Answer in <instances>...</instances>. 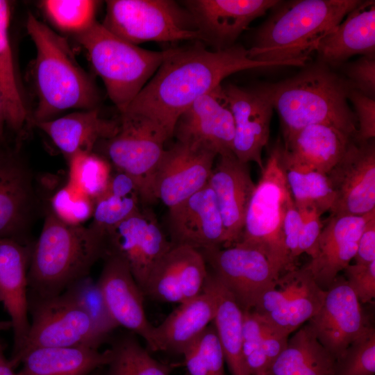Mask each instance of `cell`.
<instances>
[{"instance_id": "1", "label": "cell", "mask_w": 375, "mask_h": 375, "mask_svg": "<svg viewBox=\"0 0 375 375\" xmlns=\"http://www.w3.org/2000/svg\"><path fill=\"white\" fill-rule=\"evenodd\" d=\"M288 65L249 58L248 49L232 45L210 51L196 44L170 49L153 76L122 114L144 115L160 126L169 138L180 115L197 99L220 86L238 72Z\"/></svg>"}, {"instance_id": "2", "label": "cell", "mask_w": 375, "mask_h": 375, "mask_svg": "<svg viewBox=\"0 0 375 375\" xmlns=\"http://www.w3.org/2000/svg\"><path fill=\"white\" fill-rule=\"evenodd\" d=\"M278 112L283 136L316 124L333 126L356 140L358 124L348 103L346 78L319 62L294 76L254 88Z\"/></svg>"}, {"instance_id": "3", "label": "cell", "mask_w": 375, "mask_h": 375, "mask_svg": "<svg viewBox=\"0 0 375 375\" xmlns=\"http://www.w3.org/2000/svg\"><path fill=\"white\" fill-rule=\"evenodd\" d=\"M360 2L278 1L258 28L249 56L260 62L304 66L319 42Z\"/></svg>"}, {"instance_id": "4", "label": "cell", "mask_w": 375, "mask_h": 375, "mask_svg": "<svg viewBox=\"0 0 375 375\" xmlns=\"http://www.w3.org/2000/svg\"><path fill=\"white\" fill-rule=\"evenodd\" d=\"M108 251L106 234L90 226L66 224L50 211L31 252L28 288L35 298L58 296L88 276L92 266L103 259Z\"/></svg>"}, {"instance_id": "5", "label": "cell", "mask_w": 375, "mask_h": 375, "mask_svg": "<svg viewBox=\"0 0 375 375\" xmlns=\"http://www.w3.org/2000/svg\"><path fill=\"white\" fill-rule=\"evenodd\" d=\"M27 31L36 49L34 77L38 103L33 123L72 108H95L97 89L79 66L66 40L29 14Z\"/></svg>"}, {"instance_id": "6", "label": "cell", "mask_w": 375, "mask_h": 375, "mask_svg": "<svg viewBox=\"0 0 375 375\" xmlns=\"http://www.w3.org/2000/svg\"><path fill=\"white\" fill-rule=\"evenodd\" d=\"M76 36L87 51L92 67L120 114L125 112L170 52V49L162 51L142 49L117 37L96 21Z\"/></svg>"}, {"instance_id": "7", "label": "cell", "mask_w": 375, "mask_h": 375, "mask_svg": "<svg viewBox=\"0 0 375 375\" xmlns=\"http://www.w3.org/2000/svg\"><path fill=\"white\" fill-rule=\"evenodd\" d=\"M283 144L272 149L256 184L246 212L242 233L235 244L263 253L280 276L295 268L289 259L283 235V222L292 198L285 178Z\"/></svg>"}, {"instance_id": "8", "label": "cell", "mask_w": 375, "mask_h": 375, "mask_svg": "<svg viewBox=\"0 0 375 375\" xmlns=\"http://www.w3.org/2000/svg\"><path fill=\"white\" fill-rule=\"evenodd\" d=\"M135 45L145 42L203 40L188 12L172 0H110L102 24Z\"/></svg>"}, {"instance_id": "9", "label": "cell", "mask_w": 375, "mask_h": 375, "mask_svg": "<svg viewBox=\"0 0 375 375\" xmlns=\"http://www.w3.org/2000/svg\"><path fill=\"white\" fill-rule=\"evenodd\" d=\"M168 139L165 131L149 118L121 114L117 133L102 141L106 158L117 171L134 181L143 206L157 201L153 192L154 177Z\"/></svg>"}, {"instance_id": "10", "label": "cell", "mask_w": 375, "mask_h": 375, "mask_svg": "<svg viewBox=\"0 0 375 375\" xmlns=\"http://www.w3.org/2000/svg\"><path fill=\"white\" fill-rule=\"evenodd\" d=\"M32 320L20 350L8 359L13 369L28 351L42 347L85 346L98 349L108 338L88 315L65 293L35 298Z\"/></svg>"}, {"instance_id": "11", "label": "cell", "mask_w": 375, "mask_h": 375, "mask_svg": "<svg viewBox=\"0 0 375 375\" xmlns=\"http://www.w3.org/2000/svg\"><path fill=\"white\" fill-rule=\"evenodd\" d=\"M199 251L243 311L253 310L279 277L266 256L252 248L234 244Z\"/></svg>"}, {"instance_id": "12", "label": "cell", "mask_w": 375, "mask_h": 375, "mask_svg": "<svg viewBox=\"0 0 375 375\" xmlns=\"http://www.w3.org/2000/svg\"><path fill=\"white\" fill-rule=\"evenodd\" d=\"M326 291L304 267H295L280 275L252 310L275 329L289 336L317 313Z\"/></svg>"}, {"instance_id": "13", "label": "cell", "mask_w": 375, "mask_h": 375, "mask_svg": "<svg viewBox=\"0 0 375 375\" xmlns=\"http://www.w3.org/2000/svg\"><path fill=\"white\" fill-rule=\"evenodd\" d=\"M106 235L108 251L125 260L143 292L152 269L173 246L155 214L142 207Z\"/></svg>"}, {"instance_id": "14", "label": "cell", "mask_w": 375, "mask_h": 375, "mask_svg": "<svg viewBox=\"0 0 375 375\" xmlns=\"http://www.w3.org/2000/svg\"><path fill=\"white\" fill-rule=\"evenodd\" d=\"M326 175L335 195L331 215L362 216L375 210L374 140L352 141Z\"/></svg>"}, {"instance_id": "15", "label": "cell", "mask_w": 375, "mask_h": 375, "mask_svg": "<svg viewBox=\"0 0 375 375\" xmlns=\"http://www.w3.org/2000/svg\"><path fill=\"white\" fill-rule=\"evenodd\" d=\"M308 323L319 343L336 360L372 328L356 294L343 277L326 290L322 307Z\"/></svg>"}, {"instance_id": "16", "label": "cell", "mask_w": 375, "mask_h": 375, "mask_svg": "<svg viewBox=\"0 0 375 375\" xmlns=\"http://www.w3.org/2000/svg\"><path fill=\"white\" fill-rule=\"evenodd\" d=\"M217 154L206 148L176 141L165 149L156 170L153 192L156 200L172 208L207 183Z\"/></svg>"}, {"instance_id": "17", "label": "cell", "mask_w": 375, "mask_h": 375, "mask_svg": "<svg viewBox=\"0 0 375 375\" xmlns=\"http://www.w3.org/2000/svg\"><path fill=\"white\" fill-rule=\"evenodd\" d=\"M97 281L108 310L119 326L144 339L149 349L157 351L154 326L148 321L144 308V294L125 260L108 251Z\"/></svg>"}, {"instance_id": "18", "label": "cell", "mask_w": 375, "mask_h": 375, "mask_svg": "<svg viewBox=\"0 0 375 375\" xmlns=\"http://www.w3.org/2000/svg\"><path fill=\"white\" fill-rule=\"evenodd\" d=\"M173 136L185 142L215 152L233 153L235 125L222 85L197 99L178 117Z\"/></svg>"}, {"instance_id": "19", "label": "cell", "mask_w": 375, "mask_h": 375, "mask_svg": "<svg viewBox=\"0 0 375 375\" xmlns=\"http://www.w3.org/2000/svg\"><path fill=\"white\" fill-rule=\"evenodd\" d=\"M208 269L199 250L173 244L152 269L143 294L158 301L181 304L202 292Z\"/></svg>"}, {"instance_id": "20", "label": "cell", "mask_w": 375, "mask_h": 375, "mask_svg": "<svg viewBox=\"0 0 375 375\" xmlns=\"http://www.w3.org/2000/svg\"><path fill=\"white\" fill-rule=\"evenodd\" d=\"M167 229L174 245L199 251L222 247L225 231L212 190L208 183L178 205L169 208Z\"/></svg>"}, {"instance_id": "21", "label": "cell", "mask_w": 375, "mask_h": 375, "mask_svg": "<svg viewBox=\"0 0 375 375\" xmlns=\"http://www.w3.org/2000/svg\"><path fill=\"white\" fill-rule=\"evenodd\" d=\"M222 90L234 120L233 153L244 163L256 162L262 170V152L269 141L273 108L255 88L228 84Z\"/></svg>"}, {"instance_id": "22", "label": "cell", "mask_w": 375, "mask_h": 375, "mask_svg": "<svg viewBox=\"0 0 375 375\" xmlns=\"http://www.w3.org/2000/svg\"><path fill=\"white\" fill-rule=\"evenodd\" d=\"M375 210L362 216L331 215L318 238L316 250L304 266L317 285L326 290L340 272L354 258L362 230Z\"/></svg>"}, {"instance_id": "23", "label": "cell", "mask_w": 375, "mask_h": 375, "mask_svg": "<svg viewBox=\"0 0 375 375\" xmlns=\"http://www.w3.org/2000/svg\"><path fill=\"white\" fill-rule=\"evenodd\" d=\"M277 0H190L185 8L203 40L224 49L255 19L273 8Z\"/></svg>"}, {"instance_id": "24", "label": "cell", "mask_w": 375, "mask_h": 375, "mask_svg": "<svg viewBox=\"0 0 375 375\" xmlns=\"http://www.w3.org/2000/svg\"><path fill=\"white\" fill-rule=\"evenodd\" d=\"M208 185L212 190L222 217L228 247L240 239L247 208L255 189L248 163L232 153L218 156Z\"/></svg>"}, {"instance_id": "25", "label": "cell", "mask_w": 375, "mask_h": 375, "mask_svg": "<svg viewBox=\"0 0 375 375\" xmlns=\"http://www.w3.org/2000/svg\"><path fill=\"white\" fill-rule=\"evenodd\" d=\"M31 253L23 242L0 238V291L1 302L13 331L10 357L22 348L28 335L29 303L27 290Z\"/></svg>"}, {"instance_id": "26", "label": "cell", "mask_w": 375, "mask_h": 375, "mask_svg": "<svg viewBox=\"0 0 375 375\" xmlns=\"http://www.w3.org/2000/svg\"><path fill=\"white\" fill-rule=\"evenodd\" d=\"M319 62L336 65L355 55L375 52V1H361L319 43Z\"/></svg>"}, {"instance_id": "27", "label": "cell", "mask_w": 375, "mask_h": 375, "mask_svg": "<svg viewBox=\"0 0 375 375\" xmlns=\"http://www.w3.org/2000/svg\"><path fill=\"white\" fill-rule=\"evenodd\" d=\"M284 138V152L294 162L327 174L341 160L353 138L326 124L303 127Z\"/></svg>"}, {"instance_id": "28", "label": "cell", "mask_w": 375, "mask_h": 375, "mask_svg": "<svg viewBox=\"0 0 375 375\" xmlns=\"http://www.w3.org/2000/svg\"><path fill=\"white\" fill-rule=\"evenodd\" d=\"M68 158L92 151L97 142L114 136L119 122L102 118L97 108L72 112L57 119L34 123Z\"/></svg>"}, {"instance_id": "29", "label": "cell", "mask_w": 375, "mask_h": 375, "mask_svg": "<svg viewBox=\"0 0 375 375\" xmlns=\"http://www.w3.org/2000/svg\"><path fill=\"white\" fill-rule=\"evenodd\" d=\"M216 301L206 288L180 304L160 325L154 326L157 351L182 354L212 322Z\"/></svg>"}, {"instance_id": "30", "label": "cell", "mask_w": 375, "mask_h": 375, "mask_svg": "<svg viewBox=\"0 0 375 375\" xmlns=\"http://www.w3.org/2000/svg\"><path fill=\"white\" fill-rule=\"evenodd\" d=\"M31 199L27 169L12 156L0 151V238L22 242Z\"/></svg>"}, {"instance_id": "31", "label": "cell", "mask_w": 375, "mask_h": 375, "mask_svg": "<svg viewBox=\"0 0 375 375\" xmlns=\"http://www.w3.org/2000/svg\"><path fill=\"white\" fill-rule=\"evenodd\" d=\"M111 349L99 351L85 346L42 347L27 352L17 375H90L106 367Z\"/></svg>"}, {"instance_id": "32", "label": "cell", "mask_w": 375, "mask_h": 375, "mask_svg": "<svg viewBox=\"0 0 375 375\" xmlns=\"http://www.w3.org/2000/svg\"><path fill=\"white\" fill-rule=\"evenodd\" d=\"M203 288L210 291L216 301V311L212 323L231 374L250 375L242 353L244 311L232 294L209 269Z\"/></svg>"}, {"instance_id": "33", "label": "cell", "mask_w": 375, "mask_h": 375, "mask_svg": "<svg viewBox=\"0 0 375 375\" xmlns=\"http://www.w3.org/2000/svg\"><path fill=\"white\" fill-rule=\"evenodd\" d=\"M335 362L308 323L288 340L266 375H333Z\"/></svg>"}, {"instance_id": "34", "label": "cell", "mask_w": 375, "mask_h": 375, "mask_svg": "<svg viewBox=\"0 0 375 375\" xmlns=\"http://www.w3.org/2000/svg\"><path fill=\"white\" fill-rule=\"evenodd\" d=\"M94 201L90 226L104 234L140 210L142 205L134 181L119 171L111 174L106 190Z\"/></svg>"}, {"instance_id": "35", "label": "cell", "mask_w": 375, "mask_h": 375, "mask_svg": "<svg viewBox=\"0 0 375 375\" xmlns=\"http://www.w3.org/2000/svg\"><path fill=\"white\" fill-rule=\"evenodd\" d=\"M10 6L0 0V89L6 108V124L19 132L27 118L25 103L17 82L9 40Z\"/></svg>"}, {"instance_id": "36", "label": "cell", "mask_w": 375, "mask_h": 375, "mask_svg": "<svg viewBox=\"0 0 375 375\" xmlns=\"http://www.w3.org/2000/svg\"><path fill=\"white\" fill-rule=\"evenodd\" d=\"M282 161L296 206L298 208H315L322 214L330 211L335 195L328 176L290 160L285 154L283 144Z\"/></svg>"}, {"instance_id": "37", "label": "cell", "mask_w": 375, "mask_h": 375, "mask_svg": "<svg viewBox=\"0 0 375 375\" xmlns=\"http://www.w3.org/2000/svg\"><path fill=\"white\" fill-rule=\"evenodd\" d=\"M104 375H169L174 365L154 359L131 335L117 340Z\"/></svg>"}, {"instance_id": "38", "label": "cell", "mask_w": 375, "mask_h": 375, "mask_svg": "<svg viewBox=\"0 0 375 375\" xmlns=\"http://www.w3.org/2000/svg\"><path fill=\"white\" fill-rule=\"evenodd\" d=\"M111 174L108 160L92 151L69 158L68 183L94 201L106 190Z\"/></svg>"}, {"instance_id": "39", "label": "cell", "mask_w": 375, "mask_h": 375, "mask_svg": "<svg viewBox=\"0 0 375 375\" xmlns=\"http://www.w3.org/2000/svg\"><path fill=\"white\" fill-rule=\"evenodd\" d=\"M90 317L99 330L107 336L119 326L112 317L97 282L89 276L83 278L64 292Z\"/></svg>"}, {"instance_id": "40", "label": "cell", "mask_w": 375, "mask_h": 375, "mask_svg": "<svg viewBox=\"0 0 375 375\" xmlns=\"http://www.w3.org/2000/svg\"><path fill=\"white\" fill-rule=\"evenodd\" d=\"M97 2L91 0H46L44 10L60 29L78 34L94 22Z\"/></svg>"}, {"instance_id": "41", "label": "cell", "mask_w": 375, "mask_h": 375, "mask_svg": "<svg viewBox=\"0 0 375 375\" xmlns=\"http://www.w3.org/2000/svg\"><path fill=\"white\" fill-rule=\"evenodd\" d=\"M374 328L352 342L335 360L333 375H374Z\"/></svg>"}, {"instance_id": "42", "label": "cell", "mask_w": 375, "mask_h": 375, "mask_svg": "<svg viewBox=\"0 0 375 375\" xmlns=\"http://www.w3.org/2000/svg\"><path fill=\"white\" fill-rule=\"evenodd\" d=\"M263 328L264 321L257 312L244 311L242 353L250 375H266L269 367L262 345Z\"/></svg>"}, {"instance_id": "43", "label": "cell", "mask_w": 375, "mask_h": 375, "mask_svg": "<svg viewBox=\"0 0 375 375\" xmlns=\"http://www.w3.org/2000/svg\"><path fill=\"white\" fill-rule=\"evenodd\" d=\"M94 201L67 183L51 199V212L66 224L78 226L92 217Z\"/></svg>"}, {"instance_id": "44", "label": "cell", "mask_w": 375, "mask_h": 375, "mask_svg": "<svg viewBox=\"0 0 375 375\" xmlns=\"http://www.w3.org/2000/svg\"><path fill=\"white\" fill-rule=\"evenodd\" d=\"M348 100L354 108L358 124L357 142H366L375 137V98L367 97L351 88Z\"/></svg>"}, {"instance_id": "45", "label": "cell", "mask_w": 375, "mask_h": 375, "mask_svg": "<svg viewBox=\"0 0 375 375\" xmlns=\"http://www.w3.org/2000/svg\"><path fill=\"white\" fill-rule=\"evenodd\" d=\"M345 74L351 88L360 93L375 97V54L361 56L347 65Z\"/></svg>"}, {"instance_id": "46", "label": "cell", "mask_w": 375, "mask_h": 375, "mask_svg": "<svg viewBox=\"0 0 375 375\" xmlns=\"http://www.w3.org/2000/svg\"><path fill=\"white\" fill-rule=\"evenodd\" d=\"M344 271L345 279L358 301L362 303L372 301L375 297V260L349 265Z\"/></svg>"}, {"instance_id": "47", "label": "cell", "mask_w": 375, "mask_h": 375, "mask_svg": "<svg viewBox=\"0 0 375 375\" xmlns=\"http://www.w3.org/2000/svg\"><path fill=\"white\" fill-rule=\"evenodd\" d=\"M208 375H224V356L215 328L211 323L196 340Z\"/></svg>"}, {"instance_id": "48", "label": "cell", "mask_w": 375, "mask_h": 375, "mask_svg": "<svg viewBox=\"0 0 375 375\" xmlns=\"http://www.w3.org/2000/svg\"><path fill=\"white\" fill-rule=\"evenodd\" d=\"M298 209L301 215L298 256L306 253L312 258L315 254L318 238L323 228L320 218L322 214L312 207Z\"/></svg>"}, {"instance_id": "49", "label": "cell", "mask_w": 375, "mask_h": 375, "mask_svg": "<svg viewBox=\"0 0 375 375\" xmlns=\"http://www.w3.org/2000/svg\"><path fill=\"white\" fill-rule=\"evenodd\" d=\"M301 224V215L293 199L289 201L283 222L285 248L291 264L295 267L298 256V243Z\"/></svg>"}, {"instance_id": "50", "label": "cell", "mask_w": 375, "mask_h": 375, "mask_svg": "<svg viewBox=\"0 0 375 375\" xmlns=\"http://www.w3.org/2000/svg\"><path fill=\"white\" fill-rule=\"evenodd\" d=\"M263 321L264 328L262 338V345L264 353L270 366L274 360L286 348L289 338L288 335L277 331L267 324L264 319Z\"/></svg>"}, {"instance_id": "51", "label": "cell", "mask_w": 375, "mask_h": 375, "mask_svg": "<svg viewBox=\"0 0 375 375\" xmlns=\"http://www.w3.org/2000/svg\"><path fill=\"white\" fill-rule=\"evenodd\" d=\"M354 259L358 264L375 260V215L367 221L362 230Z\"/></svg>"}, {"instance_id": "52", "label": "cell", "mask_w": 375, "mask_h": 375, "mask_svg": "<svg viewBox=\"0 0 375 375\" xmlns=\"http://www.w3.org/2000/svg\"><path fill=\"white\" fill-rule=\"evenodd\" d=\"M195 341L182 353L185 358L186 375H208L206 364Z\"/></svg>"}, {"instance_id": "53", "label": "cell", "mask_w": 375, "mask_h": 375, "mask_svg": "<svg viewBox=\"0 0 375 375\" xmlns=\"http://www.w3.org/2000/svg\"><path fill=\"white\" fill-rule=\"evenodd\" d=\"M4 344L0 340V375H17L4 353Z\"/></svg>"}, {"instance_id": "54", "label": "cell", "mask_w": 375, "mask_h": 375, "mask_svg": "<svg viewBox=\"0 0 375 375\" xmlns=\"http://www.w3.org/2000/svg\"><path fill=\"white\" fill-rule=\"evenodd\" d=\"M6 124V108L3 96L0 89V141L3 140L4 127Z\"/></svg>"}, {"instance_id": "55", "label": "cell", "mask_w": 375, "mask_h": 375, "mask_svg": "<svg viewBox=\"0 0 375 375\" xmlns=\"http://www.w3.org/2000/svg\"><path fill=\"white\" fill-rule=\"evenodd\" d=\"M12 329V324L10 320L0 321V331H4Z\"/></svg>"}, {"instance_id": "56", "label": "cell", "mask_w": 375, "mask_h": 375, "mask_svg": "<svg viewBox=\"0 0 375 375\" xmlns=\"http://www.w3.org/2000/svg\"><path fill=\"white\" fill-rule=\"evenodd\" d=\"M102 369V368H101ZM101 369H99L94 372H93L90 375H102Z\"/></svg>"}, {"instance_id": "57", "label": "cell", "mask_w": 375, "mask_h": 375, "mask_svg": "<svg viewBox=\"0 0 375 375\" xmlns=\"http://www.w3.org/2000/svg\"><path fill=\"white\" fill-rule=\"evenodd\" d=\"M0 302H1V291H0Z\"/></svg>"}]
</instances>
